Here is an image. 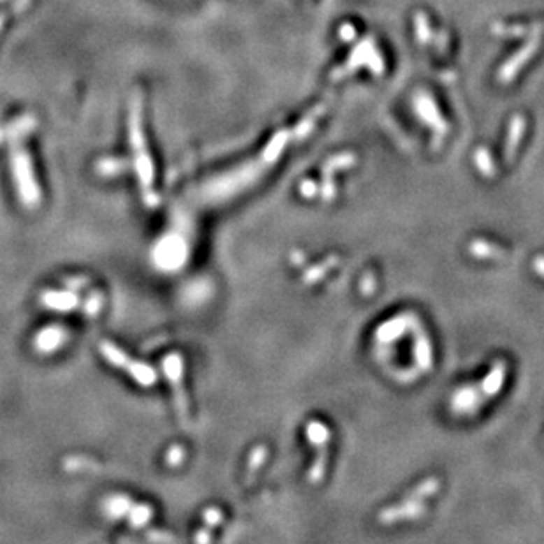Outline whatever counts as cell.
Instances as JSON below:
<instances>
[{"label": "cell", "mask_w": 544, "mask_h": 544, "mask_svg": "<svg viewBox=\"0 0 544 544\" xmlns=\"http://www.w3.org/2000/svg\"><path fill=\"white\" fill-rule=\"evenodd\" d=\"M132 502L129 501L127 497H122V495H117V497L110 499L106 502V513L113 518H122V516H127V513L131 511Z\"/></svg>", "instance_id": "cell-8"}, {"label": "cell", "mask_w": 544, "mask_h": 544, "mask_svg": "<svg viewBox=\"0 0 544 544\" xmlns=\"http://www.w3.org/2000/svg\"><path fill=\"white\" fill-rule=\"evenodd\" d=\"M182 457H183V451L180 450V448H173L168 454L169 465H178L180 461H182Z\"/></svg>", "instance_id": "cell-11"}, {"label": "cell", "mask_w": 544, "mask_h": 544, "mask_svg": "<svg viewBox=\"0 0 544 544\" xmlns=\"http://www.w3.org/2000/svg\"><path fill=\"white\" fill-rule=\"evenodd\" d=\"M66 285H69L71 291H76V289L87 285V278H69V280H66Z\"/></svg>", "instance_id": "cell-12"}, {"label": "cell", "mask_w": 544, "mask_h": 544, "mask_svg": "<svg viewBox=\"0 0 544 544\" xmlns=\"http://www.w3.org/2000/svg\"><path fill=\"white\" fill-rule=\"evenodd\" d=\"M43 303L53 310L67 312L76 308L78 296L73 291H48L43 294Z\"/></svg>", "instance_id": "cell-7"}, {"label": "cell", "mask_w": 544, "mask_h": 544, "mask_svg": "<svg viewBox=\"0 0 544 544\" xmlns=\"http://www.w3.org/2000/svg\"><path fill=\"white\" fill-rule=\"evenodd\" d=\"M13 173H15L16 185H18L20 197L22 203L29 208L36 206L41 201V190L37 187L36 180H34L32 166H30V159L27 152L22 146H16L13 150Z\"/></svg>", "instance_id": "cell-2"}, {"label": "cell", "mask_w": 544, "mask_h": 544, "mask_svg": "<svg viewBox=\"0 0 544 544\" xmlns=\"http://www.w3.org/2000/svg\"><path fill=\"white\" fill-rule=\"evenodd\" d=\"M131 141H132V148H134L136 166H138L143 194H145L146 203H148V205H155L154 166H152L150 157H148V152H146L145 138H143L141 124H139V110H136V106L134 110H132V118H131Z\"/></svg>", "instance_id": "cell-1"}, {"label": "cell", "mask_w": 544, "mask_h": 544, "mask_svg": "<svg viewBox=\"0 0 544 544\" xmlns=\"http://www.w3.org/2000/svg\"><path fill=\"white\" fill-rule=\"evenodd\" d=\"M127 518H129V522H131L132 527L139 529V527L146 525V523H148V520L152 518V509L145 504H138V506L132 504L131 511L127 513Z\"/></svg>", "instance_id": "cell-9"}, {"label": "cell", "mask_w": 544, "mask_h": 544, "mask_svg": "<svg viewBox=\"0 0 544 544\" xmlns=\"http://www.w3.org/2000/svg\"><path fill=\"white\" fill-rule=\"evenodd\" d=\"M183 245L180 241L178 236H168L157 245V250H155V261L157 264H161L162 268H171L180 266L182 263V252Z\"/></svg>", "instance_id": "cell-5"}, {"label": "cell", "mask_w": 544, "mask_h": 544, "mask_svg": "<svg viewBox=\"0 0 544 544\" xmlns=\"http://www.w3.org/2000/svg\"><path fill=\"white\" fill-rule=\"evenodd\" d=\"M101 305H103V296L99 294V292H92L88 296V300L85 301V312L88 315H95L99 310H101Z\"/></svg>", "instance_id": "cell-10"}, {"label": "cell", "mask_w": 544, "mask_h": 544, "mask_svg": "<svg viewBox=\"0 0 544 544\" xmlns=\"http://www.w3.org/2000/svg\"><path fill=\"white\" fill-rule=\"evenodd\" d=\"M164 372L168 375L169 384L173 387V394H175L176 409H178V416L182 420L187 417V399L183 393V363L178 355H169L164 359Z\"/></svg>", "instance_id": "cell-4"}, {"label": "cell", "mask_w": 544, "mask_h": 544, "mask_svg": "<svg viewBox=\"0 0 544 544\" xmlns=\"http://www.w3.org/2000/svg\"><path fill=\"white\" fill-rule=\"evenodd\" d=\"M101 352H103V356L106 358V362L110 363V365L117 366V368L120 370H127L129 375H131L136 382L141 384V386H152V384H155V380H157V373H155V370L152 368V366L131 359L125 352H122L115 343L103 342L101 343Z\"/></svg>", "instance_id": "cell-3"}, {"label": "cell", "mask_w": 544, "mask_h": 544, "mask_svg": "<svg viewBox=\"0 0 544 544\" xmlns=\"http://www.w3.org/2000/svg\"><path fill=\"white\" fill-rule=\"evenodd\" d=\"M66 340V329L60 328V326H50V328H44L43 331L37 333L36 340H34V345H36L37 351L43 352V355H50V352L57 351Z\"/></svg>", "instance_id": "cell-6"}]
</instances>
